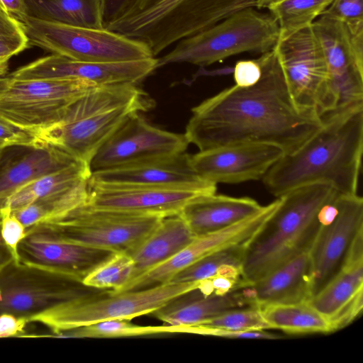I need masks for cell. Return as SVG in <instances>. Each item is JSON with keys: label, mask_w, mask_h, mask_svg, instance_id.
Here are the masks:
<instances>
[{"label": "cell", "mask_w": 363, "mask_h": 363, "mask_svg": "<svg viewBox=\"0 0 363 363\" xmlns=\"http://www.w3.org/2000/svg\"><path fill=\"white\" fill-rule=\"evenodd\" d=\"M202 194L206 193L178 189L89 183L85 205L96 209L167 217L179 214L189 200Z\"/></svg>", "instance_id": "obj_21"}, {"label": "cell", "mask_w": 363, "mask_h": 363, "mask_svg": "<svg viewBox=\"0 0 363 363\" xmlns=\"http://www.w3.org/2000/svg\"><path fill=\"white\" fill-rule=\"evenodd\" d=\"M89 184L178 189L215 193L216 184L201 179L185 152L135 164L91 172Z\"/></svg>", "instance_id": "obj_19"}, {"label": "cell", "mask_w": 363, "mask_h": 363, "mask_svg": "<svg viewBox=\"0 0 363 363\" xmlns=\"http://www.w3.org/2000/svg\"><path fill=\"white\" fill-rule=\"evenodd\" d=\"M136 1L137 0H102L104 28L121 18Z\"/></svg>", "instance_id": "obj_43"}, {"label": "cell", "mask_w": 363, "mask_h": 363, "mask_svg": "<svg viewBox=\"0 0 363 363\" xmlns=\"http://www.w3.org/2000/svg\"><path fill=\"white\" fill-rule=\"evenodd\" d=\"M245 246H233L213 252L179 272L171 281L206 280L220 274L242 276V262Z\"/></svg>", "instance_id": "obj_32"}, {"label": "cell", "mask_w": 363, "mask_h": 363, "mask_svg": "<svg viewBox=\"0 0 363 363\" xmlns=\"http://www.w3.org/2000/svg\"><path fill=\"white\" fill-rule=\"evenodd\" d=\"M241 289L256 306L308 302L312 298L309 252L296 256Z\"/></svg>", "instance_id": "obj_23"}, {"label": "cell", "mask_w": 363, "mask_h": 363, "mask_svg": "<svg viewBox=\"0 0 363 363\" xmlns=\"http://www.w3.org/2000/svg\"><path fill=\"white\" fill-rule=\"evenodd\" d=\"M279 37V25L270 13L246 8L178 41L174 49L157 58V69L173 63L205 67L242 52L262 54L274 48Z\"/></svg>", "instance_id": "obj_7"}, {"label": "cell", "mask_w": 363, "mask_h": 363, "mask_svg": "<svg viewBox=\"0 0 363 363\" xmlns=\"http://www.w3.org/2000/svg\"><path fill=\"white\" fill-rule=\"evenodd\" d=\"M80 285L58 274L13 261L0 271V315L29 318L84 293Z\"/></svg>", "instance_id": "obj_14"}, {"label": "cell", "mask_w": 363, "mask_h": 363, "mask_svg": "<svg viewBox=\"0 0 363 363\" xmlns=\"http://www.w3.org/2000/svg\"><path fill=\"white\" fill-rule=\"evenodd\" d=\"M18 252L21 262L81 284L92 269L116 253L65 242L32 227L26 229V235L20 242Z\"/></svg>", "instance_id": "obj_20"}, {"label": "cell", "mask_w": 363, "mask_h": 363, "mask_svg": "<svg viewBox=\"0 0 363 363\" xmlns=\"http://www.w3.org/2000/svg\"><path fill=\"white\" fill-rule=\"evenodd\" d=\"M185 134L152 125L140 113L129 116L92 157L91 172L162 159L185 152Z\"/></svg>", "instance_id": "obj_13"}, {"label": "cell", "mask_w": 363, "mask_h": 363, "mask_svg": "<svg viewBox=\"0 0 363 363\" xmlns=\"http://www.w3.org/2000/svg\"><path fill=\"white\" fill-rule=\"evenodd\" d=\"M33 45L72 60L117 62L156 57L141 40L106 29L26 18L21 22Z\"/></svg>", "instance_id": "obj_9"}, {"label": "cell", "mask_w": 363, "mask_h": 363, "mask_svg": "<svg viewBox=\"0 0 363 363\" xmlns=\"http://www.w3.org/2000/svg\"><path fill=\"white\" fill-rule=\"evenodd\" d=\"M0 220H1V218H0Z\"/></svg>", "instance_id": "obj_49"}, {"label": "cell", "mask_w": 363, "mask_h": 363, "mask_svg": "<svg viewBox=\"0 0 363 363\" xmlns=\"http://www.w3.org/2000/svg\"><path fill=\"white\" fill-rule=\"evenodd\" d=\"M233 72L235 85L245 87L258 82L262 74V68L258 58L240 60L235 64Z\"/></svg>", "instance_id": "obj_41"}, {"label": "cell", "mask_w": 363, "mask_h": 363, "mask_svg": "<svg viewBox=\"0 0 363 363\" xmlns=\"http://www.w3.org/2000/svg\"><path fill=\"white\" fill-rule=\"evenodd\" d=\"M77 162L50 146L13 145L0 151V208L21 187Z\"/></svg>", "instance_id": "obj_22"}, {"label": "cell", "mask_w": 363, "mask_h": 363, "mask_svg": "<svg viewBox=\"0 0 363 363\" xmlns=\"http://www.w3.org/2000/svg\"><path fill=\"white\" fill-rule=\"evenodd\" d=\"M281 197L253 215L220 230L196 236L174 257L127 284L120 291L138 290L171 281L179 272L223 249L246 245L281 203Z\"/></svg>", "instance_id": "obj_16"}, {"label": "cell", "mask_w": 363, "mask_h": 363, "mask_svg": "<svg viewBox=\"0 0 363 363\" xmlns=\"http://www.w3.org/2000/svg\"><path fill=\"white\" fill-rule=\"evenodd\" d=\"M255 306L242 289L225 295H211L181 300L178 297L155 311L159 320L172 325H198L228 311Z\"/></svg>", "instance_id": "obj_26"}, {"label": "cell", "mask_w": 363, "mask_h": 363, "mask_svg": "<svg viewBox=\"0 0 363 363\" xmlns=\"http://www.w3.org/2000/svg\"><path fill=\"white\" fill-rule=\"evenodd\" d=\"M23 23L0 8V59H9L29 48Z\"/></svg>", "instance_id": "obj_36"}, {"label": "cell", "mask_w": 363, "mask_h": 363, "mask_svg": "<svg viewBox=\"0 0 363 363\" xmlns=\"http://www.w3.org/2000/svg\"><path fill=\"white\" fill-rule=\"evenodd\" d=\"M13 261H14L13 256L5 245L0 233V271Z\"/></svg>", "instance_id": "obj_45"}, {"label": "cell", "mask_w": 363, "mask_h": 363, "mask_svg": "<svg viewBox=\"0 0 363 363\" xmlns=\"http://www.w3.org/2000/svg\"><path fill=\"white\" fill-rule=\"evenodd\" d=\"M363 289V235L353 240L342 265L334 277L308 301L327 318Z\"/></svg>", "instance_id": "obj_27"}, {"label": "cell", "mask_w": 363, "mask_h": 363, "mask_svg": "<svg viewBox=\"0 0 363 363\" xmlns=\"http://www.w3.org/2000/svg\"><path fill=\"white\" fill-rule=\"evenodd\" d=\"M257 0H137L105 28L141 40L156 57L172 44L232 14L255 7Z\"/></svg>", "instance_id": "obj_5"}, {"label": "cell", "mask_w": 363, "mask_h": 363, "mask_svg": "<svg viewBox=\"0 0 363 363\" xmlns=\"http://www.w3.org/2000/svg\"><path fill=\"white\" fill-rule=\"evenodd\" d=\"M309 250L312 297L340 270L347 251L363 230V199L358 194H338L337 208L325 212Z\"/></svg>", "instance_id": "obj_15"}, {"label": "cell", "mask_w": 363, "mask_h": 363, "mask_svg": "<svg viewBox=\"0 0 363 363\" xmlns=\"http://www.w3.org/2000/svg\"><path fill=\"white\" fill-rule=\"evenodd\" d=\"M0 8L21 22L28 18L23 0H0Z\"/></svg>", "instance_id": "obj_44"}, {"label": "cell", "mask_w": 363, "mask_h": 363, "mask_svg": "<svg viewBox=\"0 0 363 363\" xmlns=\"http://www.w3.org/2000/svg\"><path fill=\"white\" fill-rule=\"evenodd\" d=\"M163 218L96 209L84 204L32 228L65 242L130 255Z\"/></svg>", "instance_id": "obj_8"}, {"label": "cell", "mask_w": 363, "mask_h": 363, "mask_svg": "<svg viewBox=\"0 0 363 363\" xmlns=\"http://www.w3.org/2000/svg\"><path fill=\"white\" fill-rule=\"evenodd\" d=\"M36 145L33 133L16 125L0 114V151L13 145Z\"/></svg>", "instance_id": "obj_40"}, {"label": "cell", "mask_w": 363, "mask_h": 363, "mask_svg": "<svg viewBox=\"0 0 363 363\" xmlns=\"http://www.w3.org/2000/svg\"><path fill=\"white\" fill-rule=\"evenodd\" d=\"M152 105L149 96L135 84L95 86L72 102L57 121L33 134L37 145L57 148L89 165L129 116Z\"/></svg>", "instance_id": "obj_3"}, {"label": "cell", "mask_w": 363, "mask_h": 363, "mask_svg": "<svg viewBox=\"0 0 363 363\" xmlns=\"http://www.w3.org/2000/svg\"><path fill=\"white\" fill-rule=\"evenodd\" d=\"M96 85L82 79H13L0 96V114L34 133L57 121Z\"/></svg>", "instance_id": "obj_11"}, {"label": "cell", "mask_w": 363, "mask_h": 363, "mask_svg": "<svg viewBox=\"0 0 363 363\" xmlns=\"http://www.w3.org/2000/svg\"><path fill=\"white\" fill-rule=\"evenodd\" d=\"M363 308V289L359 291L333 315L328 318L331 333L342 329L357 319Z\"/></svg>", "instance_id": "obj_39"}, {"label": "cell", "mask_w": 363, "mask_h": 363, "mask_svg": "<svg viewBox=\"0 0 363 363\" xmlns=\"http://www.w3.org/2000/svg\"><path fill=\"white\" fill-rule=\"evenodd\" d=\"M156 57L117 62H93L50 54L13 71V79H82L96 85L135 84L157 69Z\"/></svg>", "instance_id": "obj_17"}, {"label": "cell", "mask_w": 363, "mask_h": 363, "mask_svg": "<svg viewBox=\"0 0 363 363\" xmlns=\"http://www.w3.org/2000/svg\"><path fill=\"white\" fill-rule=\"evenodd\" d=\"M322 15L342 21L352 34L363 33V0H333Z\"/></svg>", "instance_id": "obj_37"}, {"label": "cell", "mask_w": 363, "mask_h": 363, "mask_svg": "<svg viewBox=\"0 0 363 363\" xmlns=\"http://www.w3.org/2000/svg\"><path fill=\"white\" fill-rule=\"evenodd\" d=\"M203 280L168 282L152 287L121 292L108 291L91 295L82 293L61 301L28 318L30 323H38L55 336L60 332L110 320H131L153 313L175 298L199 291Z\"/></svg>", "instance_id": "obj_6"}, {"label": "cell", "mask_w": 363, "mask_h": 363, "mask_svg": "<svg viewBox=\"0 0 363 363\" xmlns=\"http://www.w3.org/2000/svg\"><path fill=\"white\" fill-rule=\"evenodd\" d=\"M23 1L29 18L89 28H104L102 0Z\"/></svg>", "instance_id": "obj_28"}, {"label": "cell", "mask_w": 363, "mask_h": 363, "mask_svg": "<svg viewBox=\"0 0 363 363\" xmlns=\"http://www.w3.org/2000/svg\"><path fill=\"white\" fill-rule=\"evenodd\" d=\"M91 174L88 164L74 162L21 187L8 199L5 206L15 210L45 196L89 184Z\"/></svg>", "instance_id": "obj_29"}, {"label": "cell", "mask_w": 363, "mask_h": 363, "mask_svg": "<svg viewBox=\"0 0 363 363\" xmlns=\"http://www.w3.org/2000/svg\"><path fill=\"white\" fill-rule=\"evenodd\" d=\"M339 194L325 183L294 188L245 246L242 278L247 286L303 253L309 252L321 225L320 211Z\"/></svg>", "instance_id": "obj_4"}, {"label": "cell", "mask_w": 363, "mask_h": 363, "mask_svg": "<svg viewBox=\"0 0 363 363\" xmlns=\"http://www.w3.org/2000/svg\"><path fill=\"white\" fill-rule=\"evenodd\" d=\"M195 237L179 215L164 217L147 238L130 254L133 260V269L127 284L174 257Z\"/></svg>", "instance_id": "obj_25"}, {"label": "cell", "mask_w": 363, "mask_h": 363, "mask_svg": "<svg viewBox=\"0 0 363 363\" xmlns=\"http://www.w3.org/2000/svg\"><path fill=\"white\" fill-rule=\"evenodd\" d=\"M27 317L18 316L11 313L0 315V338L23 337L27 333L29 324Z\"/></svg>", "instance_id": "obj_42"}, {"label": "cell", "mask_w": 363, "mask_h": 363, "mask_svg": "<svg viewBox=\"0 0 363 363\" xmlns=\"http://www.w3.org/2000/svg\"><path fill=\"white\" fill-rule=\"evenodd\" d=\"M162 333H191L200 335L199 325H138L128 320H110L60 332L55 337H124Z\"/></svg>", "instance_id": "obj_31"}, {"label": "cell", "mask_w": 363, "mask_h": 363, "mask_svg": "<svg viewBox=\"0 0 363 363\" xmlns=\"http://www.w3.org/2000/svg\"><path fill=\"white\" fill-rule=\"evenodd\" d=\"M284 154L271 144H235L199 151L191 155V164L206 182L238 184L262 179Z\"/></svg>", "instance_id": "obj_18"}, {"label": "cell", "mask_w": 363, "mask_h": 363, "mask_svg": "<svg viewBox=\"0 0 363 363\" xmlns=\"http://www.w3.org/2000/svg\"><path fill=\"white\" fill-rule=\"evenodd\" d=\"M270 328L289 334L330 333L328 318L308 302L257 306Z\"/></svg>", "instance_id": "obj_30"}, {"label": "cell", "mask_w": 363, "mask_h": 363, "mask_svg": "<svg viewBox=\"0 0 363 363\" xmlns=\"http://www.w3.org/2000/svg\"><path fill=\"white\" fill-rule=\"evenodd\" d=\"M332 1L333 0H274L267 8L279 25V37H284L311 25Z\"/></svg>", "instance_id": "obj_33"}, {"label": "cell", "mask_w": 363, "mask_h": 363, "mask_svg": "<svg viewBox=\"0 0 363 363\" xmlns=\"http://www.w3.org/2000/svg\"><path fill=\"white\" fill-rule=\"evenodd\" d=\"M262 74L249 86L233 85L192 108L185 135L199 151L242 143H266L296 151L323 125L317 113L292 99L274 49L258 58Z\"/></svg>", "instance_id": "obj_1"}, {"label": "cell", "mask_w": 363, "mask_h": 363, "mask_svg": "<svg viewBox=\"0 0 363 363\" xmlns=\"http://www.w3.org/2000/svg\"><path fill=\"white\" fill-rule=\"evenodd\" d=\"M323 125L296 151L284 154L262 179L280 197L298 186L325 183L340 194H358L363 153V105L322 117Z\"/></svg>", "instance_id": "obj_2"}, {"label": "cell", "mask_w": 363, "mask_h": 363, "mask_svg": "<svg viewBox=\"0 0 363 363\" xmlns=\"http://www.w3.org/2000/svg\"><path fill=\"white\" fill-rule=\"evenodd\" d=\"M274 0H257L256 6L259 9L267 8Z\"/></svg>", "instance_id": "obj_48"}, {"label": "cell", "mask_w": 363, "mask_h": 363, "mask_svg": "<svg viewBox=\"0 0 363 363\" xmlns=\"http://www.w3.org/2000/svg\"><path fill=\"white\" fill-rule=\"evenodd\" d=\"M9 59H0V77L6 76Z\"/></svg>", "instance_id": "obj_47"}, {"label": "cell", "mask_w": 363, "mask_h": 363, "mask_svg": "<svg viewBox=\"0 0 363 363\" xmlns=\"http://www.w3.org/2000/svg\"><path fill=\"white\" fill-rule=\"evenodd\" d=\"M312 27L325 55L333 112L363 105V33L323 15Z\"/></svg>", "instance_id": "obj_12"}, {"label": "cell", "mask_w": 363, "mask_h": 363, "mask_svg": "<svg viewBox=\"0 0 363 363\" xmlns=\"http://www.w3.org/2000/svg\"><path fill=\"white\" fill-rule=\"evenodd\" d=\"M292 99L320 117L334 111L325 55L312 24L279 37L273 48Z\"/></svg>", "instance_id": "obj_10"}, {"label": "cell", "mask_w": 363, "mask_h": 363, "mask_svg": "<svg viewBox=\"0 0 363 363\" xmlns=\"http://www.w3.org/2000/svg\"><path fill=\"white\" fill-rule=\"evenodd\" d=\"M133 269L131 256L116 252L92 269L82 280L87 288L120 291L130 281Z\"/></svg>", "instance_id": "obj_34"}, {"label": "cell", "mask_w": 363, "mask_h": 363, "mask_svg": "<svg viewBox=\"0 0 363 363\" xmlns=\"http://www.w3.org/2000/svg\"><path fill=\"white\" fill-rule=\"evenodd\" d=\"M11 82V77L8 76L0 77V96L4 93Z\"/></svg>", "instance_id": "obj_46"}, {"label": "cell", "mask_w": 363, "mask_h": 363, "mask_svg": "<svg viewBox=\"0 0 363 363\" xmlns=\"http://www.w3.org/2000/svg\"><path fill=\"white\" fill-rule=\"evenodd\" d=\"M0 218L1 236L10 250L14 262H19L18 248L26 235V228L7 206L0 208Z\"/></svg>", "instance_id": "obj_38"}, {"label": "cell", "mask_w": 363, "mask_h": 363, "mask_svg": "<svg viewBox=\"0 0 363 363\" xmlns=\"http://www.w3.org/2000/svg\"><path fill=\"white\" fill-rule=\"evenodd\" d=\"M213 328L233 331H250L270 329L257 306H250L228 311L202 324Z\"/></svg>", "instance_id": "obj_35"}, {"label": "cell", "mask_w": 363, "mask_h": 363, "mask_svg": "<svg viewBox=\"0 0 363 363\" xmlns=\"http://www.w3.org/2000/svg\"><path fill=\"white\" fill-rule=\"evenodd\" d=\"M262 206L250 197L215 193L199 194L189 200L179 215L195 236L213 233L253 215Z\"/></svg>", "instance_id": "obj_24"}]
</instances>
